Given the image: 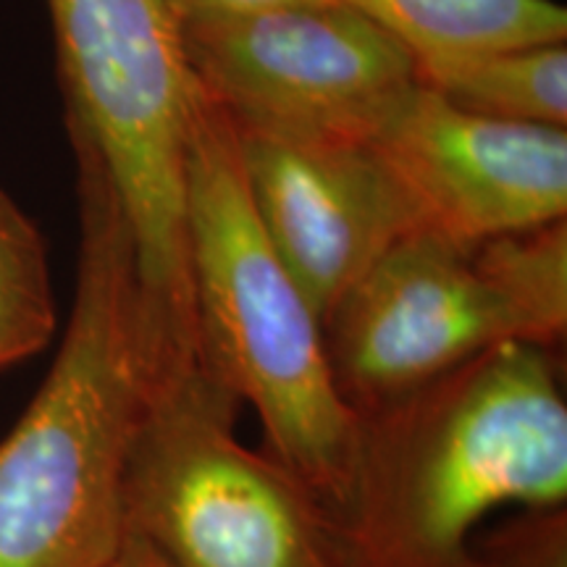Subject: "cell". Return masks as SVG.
I'll return each mask as SVG.
<instances>
[{
  "instance_id": "3",
  "label": "cell",
  "mask_w": 567,
  "mask_h": 567,
  "mask_svg": "<svg viewBox=\"0 0 567 567\" xmlns=\"http://www.w3.org/2000/svg\"><path fill=\"white\" fill-rule=\"evenodd\" d=\"M187 231L205 365L255 410L268 455L337 520L352 492L358 415L337 389L321 318L255 213L229 113L197 84Z\"/></svg>"
},
{
  "instance_id": "12",
  "label": "cell",
  "mask_w": 567,
  "mask_h": 567,
  "mask_svg": "<svg viewBox=\"0 0 567 567\" xmlns=\"http://www.w3.org/2000/svg\"><path fill=\"white\" fill-rule=\"evenodd\" d=\"M55 323L59 313L45 239L0 187V371L45 350Z\"/></svg>"
},
{
  "instance_id": "9",
  "label": "cell",
  "mask_w": 567,
  "mask_h": 567,
  "mask_svg": "<svg viewBox=\"0 0 567 567\" xmlns=\"http://www.w3.org/2000/svg\"><path fill=\"white\" fill-rule=\"evenodd\" d=\"M234 132L255 213L326 323L354 281L423 226L421 213L365 140Z\"/></svg>"
},
{
  "instance_id": "6",
  "label": "cell",
  "mask_w": 567,
  "mask_h": 567,
  "mask_svg": "<svg viewBox=\"0 0 567 567\" xmlns=\"http://www.w3.org/2000/svg\"><path fill=\"white\" fill-rule=\"evenodd\" d=\"M239 405L208 365L163 381L126 471L124 528L172 567H347L329 509L237 442Z\"/></svg>"
},
{
  "instance_id": "2",
  "label": "cell",
  "mask_w": 567,
  "mask_h": 567,
  "mask_svg": "<svg viewBox=\"0 0 567 567\" xmlns=\"http://www.w3.org/2000/svg\"><path fill=\"white\" fill-rule=\"evenodd\" d=\"M358 423L337 517L347 567H471L473 530L494 509L565 507L555 347L496 344Z\"/></svg>"
},
{
  "instance_id": "13",
  "label": "cell",
  "mask_w": 567,
  "mask_h": 567,
  "mask_svg": "<svg viewBox=\"0 0 567 567\" xmlns=\"http://www.w3.org/2000/svg\"><path fill=\"white\" fill-rule=\"evenodd\" d=\"M471 567H567L565 507L523 509L473 547Z\"/></svg>"
},
{
  "instance_id": "4",
  "label": "cell",
  "mask_w": 567,
  "mask_h": 567,
  "mask_svg": "<svg viewBox=\"0 0 567 567\" xmlns=\"http://www.w3.org/2000/svg\"><path fill=\"white\" fill-rule=\"evenodd\" d=\"M565 331V218L486 239L417 226L354 281L323 323L337 389L358 417L496 344L557 347Z\"/></svg>"
},
{
  "instance_id": "14",
  "label": "cell",
  "mask_w": 567,
  "mask_h": 567,
  "mask_svg": "<svg viewBox=\"0 0 567 567\" xmlns=\"http://www.w3.org/2000/svg\"><path fill=\"white\" fill-rule=\"evenodd\" d=\"M318 3H339V0H163V6L172 13L176 24H184V21L247 17V13L287 9V6Z\"/></svg>"
},
{
  "instance_id": "7",
  "label": "cell",
  "mask_w": 567,
  "mask_h": 567,
  "mask_svg": "<svg viewBox=\"0 0 567 567\" xmlns=\"http://www.w3.org/2000/svg\"><path fill=\"white\" fill-rule=\"evenodd\" d=\"M176 27L195 84L237 126L287 137L365 140L417 82L413 48L344 3Z\"/></svg>"
},
{
  "instance_id": "8",
  "label": "cell",
  "mask_w": 567,
  "mask_h": 567,
  "mask_svg": "<svg viewBox=\"0 0 567 567\" xmlns=\"http://www.w3.org/2000/svg\"><path fill=\"white\" fill-rule=\"evenodd\" d=\"M368 145L415 203L423 226L486 239L563 221L567 130L467 113L417 80Z\"/></svg>"
},
{
  "instance_id": "11",
  "label": "cell",
  "mask_w": 567,
  "mask_h": 567,
  "mask_svg": "<svg viewBox=\"0 0 567 567\" xmlns=\"http://www.w3.org/2000/svg\"><path fill=\"white\" fill-rule=\"evenodd\" d=\"M384 24L415 59L486 48L565 42L567 11L555 0H339Z\"/></svg>"
},
{
  "instance_id": "5",
  "label": "cell",
  "mask_w": 567,
  "mask_h": 567,
  "mask_svg": "<svg viewBox=\"0 0 567 567\" xmlns=\"http://www.w3.org/2000/svg\"><path fill=\"white\" fill-rule=\"evenodd\" d=\"M69 140L101 161L122 205L153 321L197 344L187 231L193 74L163 0H48Z\"/></svg>"
},
{
  "instance_id": "15",
  "label": "cell",
  "mask_w": 567,
  "mask_h": 567,
  "mask_svg": "<svg viewBox=\"0 0 567 567\" xmlns=\"http://www.w3.org/2000/svg\"><path fill=\"white\" fill-rule=\"evenodd\" d=\"M103 567H172V565H168L166 559L151 547V544L142 542L137 534H132V530L124 528L122 542H118L116 551L105 559Z\"/></svg>"
},
{
  "instance_id": "10",
  "label": "cell",
  "mask_w": 567,
  "mask_h": 567,
  "mask_svg": "<svg viewBox=\"0 0 567 567\" xmlns=\"http://www.w3.org/2000/svg\"><path fill=\"white\" fill-rule=\"evenodd\" d=\"M417 80L467 113L499 122L567 126V45L486 48L417 61Z\"/></svg>"
},
{
  "instance_id": "1",
  "label": "cell",
  "mask_w": 567,
  "mask_h": 567,
  "mask_svg": "<svg viewBox=\"0 0 567 567\" xmlns=\"http://www.w3.org/2000/svg\"><path fill=\"white\" fill-rule=\"evenodd\" d=\"M71 151L74 305L51 371L0 442V567H103L122 542L126 471L155 394L193 368L151 321L109 174L84 145Z\"/></svg>"
}]
</instances>
